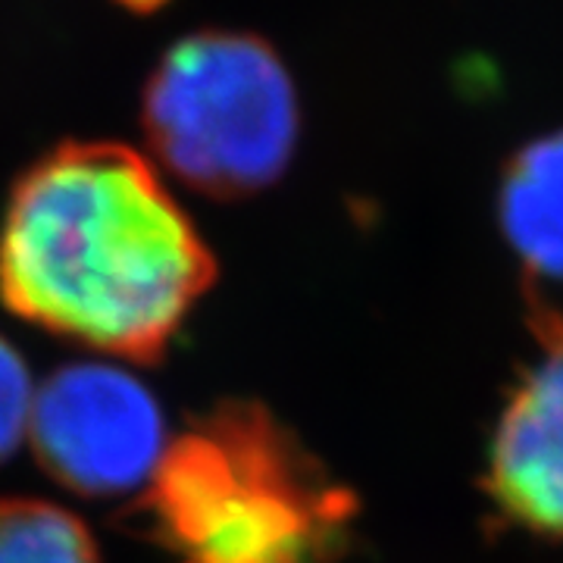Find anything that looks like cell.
I'll return each instance as SVG.
<instances>
[{"label":"cell","mask_w":563,"mask_h":563,"mask_svg":"<svg viewBox=\"0 0 563 563\" xmlns=\"http://www.w3.org/2000/svg\"><path fill=\"white\" fill-rule=\"evenodd\" d=\"M144 135L188 188L235 201L282 179L298 147V91L279 54L251 32L176 41L144 85Z\"/></svg>","instance_id":"3957f363"},{"label":"cell","mask_w":563,"mask_h":563,"mask_svg":"<svg viewBox=\"0 0 563 563\" xmlns=\"http://www.w3.org/2000/svg\"><path fill=\"white\" fill-rule=\"evenodd\" d=\"M544 354L504 404L485 470V492L526 532L563 539V313L532 303Z\"/></svg>","instance_id":"5b68a950"},{"label":"cell","mask_w":563,"mask_h":563,"mask_svg":"<svg viewBox=\"0 0 563 563\" xmlns=\"http://www.w3.org/2000/svg\"><path fill=\"white\" fill-rule=\"evenodd\" d=\"M29 439L47 476L85 498H117L154 479L166 422L151 388L113 363H66L32 404Z\"/></svg>","instance_id":"277c9868"},{"label":"cell","mask_w":563,"mask_h":563,"mask_svg":"<svg viewBox=\"0 0 563 563\" xmlns=\"http://www.w3.org/2000/svg\"><path fill=\"white\" fill-rule=\"evenodd\" d=\"M0 563H101L76 514L35 498L0 501Z\"/></svg>","instance_id":"52a82bcc"},{"label":"cell","mask_w":563,"mask_h":563,"mask_svg":"<svg viewBox=\"0 0 563 563\" xmlns=\"http://www.w3.org/2000/svg\"><path fill=\"white\" fill-rule=\"evenodd\" d=\"M217 279L157 169L120 141H66L22 173L0 220V301L20 320L154 363Z\"/></svg>","instance_id":"6da1fadb"},{"label":"cell","mask_w":563,"mask_h":563,"mask_svg":"<svg viewBox=\"0 0 563 563\" xmlns=\"http://www.w3.org/2000/svg\"><path fill=\"white\" fill-rule=\"evenodd\" d=\"M351 510L263 407L225 401L169 442L129 520L185 563H317Z\"/></svg>","instance_id":"7a4b0ae2"},{"label":"cell","mask_w":563,"mask_h":563,"mask_svg":"<svg viewBox=\"0 0 563 563\" xmlns=\"http://www.w3.org/2000/svg\"><path fill=\"white\" fill-rule=\"evenodd\" d=\"M498 222L529 276L563 282V129L510 157L498 188Z\"/></svg>","instance_id":"8992f818"},{"label":"cell","mask_w":563,"mask_h":563,"mask_svg":"<svg viewBox=\"0 0 563 563\" xmlns=\"http://www.w3.org/2000/svg\"><path fill=\"white\" fill-rule=\"evenodd\" d=\"M35 388L20 351L0 335V463L29 435Z\"/></svg>","instance_id":"ba28073f"},{"label":"cell","mask_w":563,"mask_h":563,"mask_svg":"<svg viewBox=\"0 0 563 563\" xmlns=\"http://www.w3.org/2000/svg\"><path fill=\"white\" fill-rule=\"evenodd\" d=\"M132 3H135V7H144V0H132Z\"/></svg>","instance_id":"9c48e42d"}]
</instances>
